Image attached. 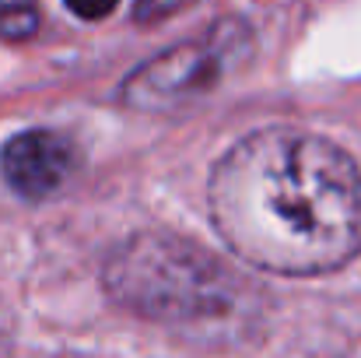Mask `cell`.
Instances as JSON below:
<instances>
[{"instance_id": "cell-1", "label": "cell", "mask_w": 361, "mask_h": 358, "mask_svg": "<svg viewBox=\"0 0 361 358\" xmlns=\"http://www.w3.org/2000/svg\"><path fill=\"white\" fill-rule=\"evenodd\" d=\"M207 215L256 270L334 274L361 253V165L330 137L259 126L214 162Z\"/></svg>"}, {"instance_id": "cell-2", "label": "cell", "mask_w": 361, "mask_h": 358, "mask_svg": "<svg viewBox=\"0 0 361 358\" xmlns=\"http://www.w3.org/2000/svg\"><path fill=\"white\" fill-rule=\"evenodd\" d=\"M106 295L140 320L179 330H232L256 320L259 288L179 232L144 229L126 236L102 263Z\"/></svg>"}, {"instance_id": "cell-3", "label": "cell", "mask_w": 361, "mask_h": 358, "mask_svg": "<svg viewBox=\"0 0 361 358\" xmlns=\"http://www.w3.org/2000/svg\"><path fill=\"white\" fill-rule=\"evenodd\" d=\"M252 35L242 21H218L207 35L186 39L126 74L120 99L130 109L165 113L214 92L232 67L245 60Z\"/></svg>"}, {"instance_id": "cell-4", "label": "cell", "mask_w": 361, "mask_h": 358, "mask_svg": "<svg viewBox=\"0 0 361 358\" xmlns=\"http://www.w3.org/2000/svg\"><path fill=\"white\" fill-rule=\"evenodd\" d=\"M74 172L78 148L56 130H21L0 148V176L21 201H46L60 193Z\"/></svg>"}, {"instance_id": "cell-5", "label": "cell", "mask_w": 361, "mask_h": 358, "mask_svg": "<svg viewBox=\"0 0 361 358\" xmlns=\"http://www.w3.org/2000/svg\"><path fill=\"white\" fill-rule=\"evenodd\" d=\"M39 32V11L32 4L0 0V39L4 42H25Z\"/></svg>"}, {"instance_id": "cell-6", "label": "cell", "mask_w": 361, "mask_h": 358, "mask_svg": "<svg viewBox=\"0 0 361 358\" xmlns=\"http://www.w3.org/2000/svg\"><path fill=\"white\" fill-rule=\"evenodd\" d=\"M197 0H137L133 4V21L137 25H161L165 18H176Z\"/></svg>"}, {"instance_id": "cell-7", "label": "cell", "mask_w": 361, "mask_h": 358, "mask_svg": "<svg viewBox=\"0 0 361 358\" xmlns=\"http://www.w3.org/2000/svg\"><path fill=\"white\" fill-rule=\"evenodd\" d=\"M63 4H67V11H71L74 18H81V21H102V18H109V14L116 11L120 0H63Z\"/></svg>"}, {"instance_id": "cell-8", "label": "cell", "mask_w": 361, "mask_h": 358, "mask_svg": "<svg viewBox=\"0 0 361 358\" xmlns=\"http://www.w3.org/2000/svg\"><path fill=\"white\" fill-rule=\"evenodd\" d=\"M11 348H14V320L7 302L0 299V358H11Z\"/></svg>"}]
</instances>
